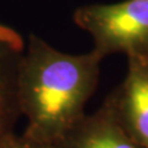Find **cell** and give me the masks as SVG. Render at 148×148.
Segmentation results:
<instances>
[{"mask_svg": "<svg viewBox=\"0 0 148 148\" xmlns=\"http://www.w3.org/2000/svg\"><path fill=\"white\" fill-rule=\"evenodd\" d=\"M103 57L94 49L69 54L31 34L17 72V99L26 119L24 135L53 145L86 114L98 86Z\"/></svg>", "mask_w": 148, "mask_h": 148, "instance_id": "6da1fadb", "label": "cell"}, {"mask_svg": "<svg viewBox=\"0 0 148 148\" xmlns=\"http://www.w3.org/2000/svg\"><path fill=\"white\" fill-rule=\"evenodd\" d=\"M73 20L92 37V49L103 58L114 53L148 58V0L89 4L78 8Z\"/></svg>", "mask_w": 148, "mask_h": 148, "instance_id": "7a4b0ae2", "label": "cell"}, {"mask_svg": "<svg viewBox=\"0 0 148 148\" xmlns=\"http://www.w3.org/2000/svg\"><path fill=\"white\" fill-rule=\"evenodd\" d=\"M109 95L123 128L148 148V58H128L123 82Z\"/></svg>", "mask_w": 148, "mask_h": 148, "instance_id": "3957f363", "label": "cell"}, {"mask_svg": "<svg viewBox=\"0 0 148 148\" xmlns=\"http://www.w3.org/2000/svg\"><path fill=\"white\" fill-rule=\"evenodd\" d=\"M51 146L53 148H142L120 122L110 95L99 109L85 114Z\"/></svg>", "mask_w": 148, "mask_h": 148, "instance_id": "277c9868", "label": "cell"}, {"mask_svg": "<svg viewBox=\"0 0 148 148\" xmlns=\"http://www.w3.org/2000/svg\"><path fill=\"white\" fill-rule=\"evenodd\" d=\"M25 42L10 26L0 24V148L15 135L21 117L17 99V72Z\"/></svg>", "mask_w": 148, "mask_h": 148, "instance_id": "5b68a950", "label": "cell"}, {"mask_svg": "<svg viewBox=\"0 0 148 148\" xmlns=\"http://www.w3.org/2000/svg\"><path fill=\"white\" fill-rule=\"evenodd\" d=\"M4 148H53V147L51 145H47V143L36 141L34 138L24 135V133H21V135L15 133L5 143Z\"/></svg>", "mask_w": 148, "mask_h": 148, "instance_id": "8992f818", "label": "cell"}]
</instances>
